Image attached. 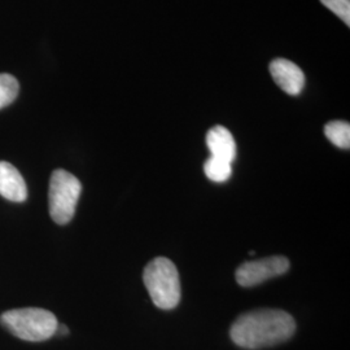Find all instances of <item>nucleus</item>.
I'll return each instance as SVG.
<instances>
[{"label":"nucleus","mask_w":350,"mask_h":350,"mask_svg":"<svg viewBox=\"0 0 350 350\" xmlns=\"http://www.w3.org/2000/svg\"><path fill=\"white\" fill-rule=\"evenodd\" d=\"M295 331L296 323L291 314L261 309L240 315L230 329V336L238 347L261 349L287 341Z\"/></svg>","instance_id":"obj_1"},{"label":"nucleus","mask_w":350,"mask_h":350,"mask_svg":"<svg viewBox=\"0 0 350 350\" xmlns=\"http://www.w3.org/2000/svg\"><path fill=\"white\" fill-rule=\"evenodd\" d=\"M143 280L153 304L163 309L172 310L180 300V282L176 266L165 257L152 260L144 269Z\"/></svg>","instance_id":"obj_2"},{"label":"nucleus","mask_w":350,"mask_h":350,"mask_svg":"<svg viewBox=\"0 0 350 350\" xmlns=\"http://www.w3.org/2000/svg\"><path fill=\"white\" fill-rule=\"evenodd\" d=\"M4 325L16 338L26 341H44L57 331V319L53 314L38 308L14 309L5 312L0 318Z\"/></svg>","instance_id":"obj_3"},{"label":"nucleus","mask_w":350,"mask_h":350,"mask_svg":"<svg viewBox=\"0 0 350 350\" xmlns=\"http://www.w3.org/2000/svg\"><path fill=\"white\" fill-rule=\"evenodd\" d=\"M81 192L82 185L75 175L63 169H57L52 173L49 204L51 218L57 225H66L73 219Z\"/></svg>","instance_id":"obj_4"},{"label":"nucleus","mask_w":350,"mask_h":350,"mask_svg":"<svg viewBox=\"0 0 350 350\" xmlns=\"http://www.w3.org/2000/svg\"><path fill=\"white\" fill-rule=\"evenodd\" d=\"M289 269V261L283 256L266 257L243 263L237 270V282L241 287H254L267 279L286 274Z\"/></svg>","instance_id":"obj_5"},{"label":"nucleus","mask_w":350,"mask_h":350,"mask_svg":"<svg viewBox=\"0 0 350 350\" xmlns=\"http://www.w3.org/2000/svg\"><path fill=\"white\" fill-rule=\"evenodd\" d=\"M274 82L288 95H300L305 88V75L300 66L287 59H275L269 66Z\"/></svg>","instance_id":"obj_6"},{"label":"nucleus","mask_w":350,"mask_h":350,"mask_svg":"<svg viewBox=\"0 0 350 350\" xmlns=\"http://www.w3.org/2000/svg\"><path fill=\"white\" fill-rule=\"evenodd\" d=\"M0 195L13 202H23L27 198V187L23 175L5 161H0Z\"/></svg>","instance_id":"obj_7"},{"label":"nucleus","mask_w":350,"mask_h":350,"mask_svg":"<svg viewBox=\"0 0 350 350\" xmlns=\"http://www.w3.org/2000/svg\"><path fill=\"white\" fill-rule=\"evenodd\" d=\"M206 146L211 157L232 163L237 157V143L231 131L225 126H214L206 134Z\"/></svg>","instance_id":"obj_8"},{"label":"nucleus","mask_w":350,"mask_h":350,"mask_svg":"<svg viewBox=\"0 0 350 350\" xmlns=\"http://www.w3.org/2000/svg\"><path fill=\"white\" fill-rule=\"evenodd\" d=\"M327 139L341 150H349L350 125L345 121H332L325 126Z\"/></svg>","instance_id":"obj_9"},{"label":"nucleus","mask_w":350,"mask_h":350,"mask_svg":"<svg viewBox=\"0 0 350 350\" xmlns=\"http://www.w3.org/2000/svg\"><path fill=\"white\" fill-rule=\"evenodd\" d=\"M204 173L213 182L222 183L228 180L232 174V163L215 157H209L204 163Z\"/></svg>","instance_id":"obj_10"},{"label":"nucleus","mask_w":350,"mask_h":350,"mask_svg":"<svg viewBox=\"0 0 350 350\" xmlns=\"http://www.w3.org/2000/svg\"><path fill=\"white\" fill-rule=\"evenodd\" d=\"M18 82L11 75H0V109L10 105L18 95Z\"/></svg>","instance_id":"obj_11"},{"label":"nucleus","mask_w":350,"mask_h":350,"mask_svg":"<svg viewBox=\"0 0 350 350\" xmlns=\"http://www.w3.org/2000/svg\"><path fill=\"white\" fill-rule=\"evenodd\" d=\"M321 3L342 20L344 24L350 25V0H321Z\"/></svg>","instance_id":"obj_12"}]
</instances>
